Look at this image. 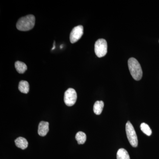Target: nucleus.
I'll return each instance as SVG.
<instances>
[{"label": "nucleus", "mask_w": 159, "mask_h": 159, "mask_svg": "<svg viewBox=\"0 0 159 159\" xmlns=\"http://www.w3.org/2000/svg\"><path fill=\"white\" fill-rule=\"evenodd\" d=\"M35 19L34 15H29L20 18L16 23L17 29L21 31H28L34 28Z\"/></svg>", "instance_id": "f257e3e1"}, {"label": "nucleus", "mask_w": 159, "mask_h": 159, "mask_svg": "<svg viewBox=\"0 0 159 159\" xmlns=\"http://www.w3.org/2000/svg\"><path fill=\"white\" fill-rule=\"evenodd\" d=\"M128 63L132 77L135 80H140L142 79L143 73L142 67L138 61L134 57H131L128 60Z\"/></svg>", "instance_id": "f03ea898"}, {"label": "nucleus", "mask_w": 159, "mask_h": 159, "mask_svg": "<svg viewBox=\"0 0 159 159\" xmlns=\"http://www.w3.org/2000/svg\"><path fill=\"white\" fill-rule=\"evenodd\" d=\"M125 131L130 145L133 147H137L138 145V137L133 125L129 121H128L125 125Z\"/></svg>", "instance_id": "7ed1b4c3"}, {"label": "nucleus", "mask_w": 159, "mask_h": 159, "mask_svg": "<svg viewBox=\"0 0 159 159\" xmlns=\"http://www.w3.org/2000/svg\"><path fill=\"white\" fill-rule=\"evenodd\" d=\"M95 52L98 57L105 56L107 52V44L106 40L102 39L97 40L95 43Z\"/></svg>", "instance_id": "20e7f679"}, {"label": "nucleus", "mask_w": 159, "mask_h": 159, "mask_svg": "<svg viewBox=\"0 0 159 159\" xmlns=\"http://www.w3.org/2000/svg\"><path fill=\"white\" fill-rule=\"evenodd\" d=\"M64 102L68 106H72L76 103L77 94L74 89L70 88L66 91L64 94Z\"/></svg>", "instance_id": "39448f33"}, {"label": "nucleus", "mask_w": 159, "mask_h": 159, "mask_svg": "<svg viewBox=\"0 0 159 159\" xmlns=\"http://www.w3.org/2000/svg\"><path fill=\"white\" fill-rule=\"evenodd\" d=\"M84 33V28L82 25H78L74 27L72 29L70 34V41L72 43L77 42L81 37Z\"/></svg>", "instance_id": "423d86ee"}, {"label": "nucleus", "mask_w": 159, "mask_h": 159, "mask_svg": "<svg viewBox=\"0 0 159 159\" xmlns=\"http://www.w3.org/2000/svg\"><path fill=\"white\" fill-rule=\"evenodd\" d=\"M49 122L42 121L40 122L38 127V134L40 136H45L48 132Z\"/></svg>", "instance_id": "0eeeda50"}, {"label": "nucleus", "mask_w": 159, "mask_h": 159, "mask_svg": "<svg viewBox=\"0 0 159 159\" xmlns=\"http://www.w3.org/2000/svg\"><path fill=\"white\" fill-rule=\"evenodd\" d=\"M16 145L18 148L22 149H25L28 147L29 143L25 138L23 137H19L15 141Z\"/></svg>", "instance_id": "6e6552de"}, {"label": "nucleus", "mask_w": 159, "mask_h": 159, "mask_svg": "<svg viewBox=\"0 0 159 159\" xmlns=\"http://www.w3.org/2000/svg\"><path fill=\"white\" fill-rule=\"evenodd\" d=\"M19 90L20 92L25 94H27L29 91V82L25 80H21L19 84Z\"/></svg>", "instance_id": "1a4fd4ad"}, {"label": "nucleus", "mask_w": 159, "mask_h": 159, "mask_svg": "<svg viewBox=\"0 0 159 159\" xmlns=\"http://www.w3.org/2000/svg\"><path fill=\"white\" fill-rule=\"evenodd\" d=\"M104 107V102L102 101H97L95 102L93 106L94 113L99 115L102 113Z\"/></svg>", "instance_id": "9d476101"}, {"label": "nucleus", "mask_w": 159, "mask_h": 159, "mask_svg": "<svg viewBox=\"0 0 159 159\" xmlns=\"http://www.w3.org/2000/svg\"><path fill=\"white\" fill-rule=\"evenodd\" d=\"M15 66L18 73L24 74L27 70V66L25 63L20 61H17L15 64Z\"/></svg>", "instance_id": "9b49d317"}, {"label": "nucleus", "mask_w": 159, "mask_h": 159, "mask_svg": "<svg viewBox=\"0 0 159 159\" xmlns=\"http://www.w3.org/2000/svg\"><path fill=\"white\" fill-rule=\"evenodd\" d=\"M117 159H130V157L127 151L121 148L117 152Z\"/></svg>", "instance_id": "f8f14e48"}, {"label": "nucleus", "mask_w": 159, "mask_h": 159, "mask_svg": "<svg viewBox=\"0 0 159 159\" xmlns=\"http://www.w3.org/2000/svg\"><path fill=\"white\" fill-rule=\"evenodd\" d=\"M75 138H76V140H77V142H78V144H79V145H80V144H84L85 143L86 141V135L83 132H78L76 134Z\"/></svg>", "instance_id": "ddd939ff"}, {"label": "nucleus", "mask_w": 159, "mask_h": 159, "mask_svg": "<svg viewBox=\"0 0 159 159\" xmlns=\"http://www.w3.org/2000/svg\"><path fill=\"white\" fill-rule=\"evenodd\" d=\"M140 127H141V129L142 131L146 135L148 136H150V135H151L152 132L151 129L150 127L148 124L143 122V123L141 124Z\"/></svg>", "instance_id": "4468645a"}, {"label": "nucleus", "mask_w": 159, "mask_h": 159, "mask_svg": "<svg viewBox=\"0 0 159 159\" xmlns=\"http://www.w3.org/2000/svg\"><path fill=\"white\" fill-rule=\"evenodd\" d=\"M55 41H54V45H53V48H52V50H54V49H55Z\"/></svg>", "instance_id": "2eb2a0df"}]
</instances>
